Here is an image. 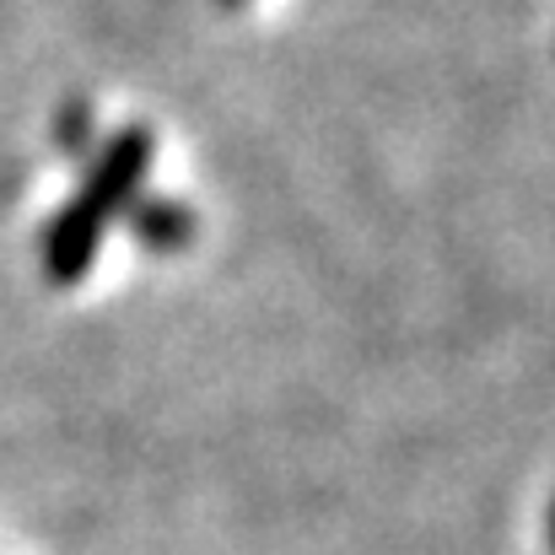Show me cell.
<instances>
[{"label": "cell", "instance_id": "3", "mask_svg": "<svg viewBox=\"0 0 555 555\" xmlns=\"http://www.w3.org/2000/svg\"><path fill=\"white\" fill-rule=\"evenodd\" d=\"M54 146L65 157H87L92 152V103H70L54 125Z\"/></svg>", "mask_w": 555, "mask_h": 555}, {"label": "cell", "instance_id": "4", "mask_svg": "<svg viewBox=\"0 0 555 555\" xmlns=\"http://www.w3.org/2000/svg\"><path fill=\"white\" fill-rule=\"evenodd\" d=\"M551 555H555V496H551Z\"/></svg>", "mask_w": 555, "mask_h": 555}, {"label": "cell", "instance_id": "2", "mask_svg": "<svg viewBox=\"0 0 555 555\" xmlns=\"http://www.w3.org/2000/svg\"><path fill=\"white\" fill-rule=\"evenodd\" d=\"M130 232L152 248V254H179L194 243V210H189L184 199H173V194H152V199H130Z\"/></svg>", "mask_w": 555, "mask_h": 555}, {"label": "cell", "instance_id": "5", "mask_svg": "<svg viewBox=\"0 0 555 555\" xmlns=\"http://www.w3.org/2000/svg\"><path fill=\"white\" fill-rule=\"evenodd\" d=\"M221 5H237V0H221Z\"/></svg>", "mask_w": 555, "mask_h": 555}, {"label": "cell", "instance_id": "1", "mask_svg": "<svg viewBox=\"0 0 555 555\" xmlns=\"http://www.w3.org/2000/svg\"><path fill=\"white\" fill-rule=\"evenodd\" d=\"M152 157H157V135L146 125H125L119 135H108L87 157L81 184L65 194V205L43 227V275L54 286H76L92 270V259L103 248V232L141 194V179H146Z\"/></svg>", "mask_w": 555, "mask_h": 555}]
</instances>
